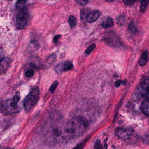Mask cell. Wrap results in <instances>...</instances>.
I'll return each mask as SVG.
<instances>
[{
  "mask_svg": "<svg viewBox=\"0 0 149 149\" xmlns=\"http://www.w3.org/2000/svg\"><path fill=\"white\" fill-rule=\"evenodd\" d=\"M88 126V121L85 117L76 116L68 123L65 132L71 136H78L83 134L87 130Z\"/></svg>",
  "mask_w": 149,
  "mask_h": 149,
  "instance_id": "6da1fadb",
  "label": "cell"
},
{
  "mask_svg": "<svg viewBox=\"0 0 149 149\" xmlns=\"http://www.w3.org/2000/svg\"><path fill=\"white\" fill-rule=\"evenodd\" d=\"M129 31L133 34H135L137 31L136 27L135 24L133 23H131L129 24Z\"/></svg>",
  "mask_w": 149,
  "mask_h": 149,
  "instance_id": "ffe728a7",
  "label": "cell"
},
{
  "mask_svg": "<svg viewBox=\"0 0 149 149\" xmlns=\"http://www.w3.org/2000/svg\"><path fill=\"white\" fill-rule=\"evenodd\" d=\"M27 0H17L16 3V8L17 9L21 10L24 7Z\"/></svg>",
  "mask_w": 149,
  "mask_h": 149,
  "instance_id": "9a60e30c",
  "label": "cell"
},
{
  "mask_svg": "<svg viewBox=\"0 0 149 149\" xmlns=\"http://www.w3.org/2000/svg\"><path fill=\"white\" fill-rule=\"evenodd\" d=\"M40 90L38 87L32 88L29 93L26 96L23 105L26 111H29L36 104L39 98Z\"/></svg>",
  "mask_w": 149,
  "mask_h": 149,
  "instance_id": "7a4b0ae2",
  "label": "cell"
},
{
  "mask_svg": "<svg viewBox=\"0 0 149 149\" xmlns=\"http://www.w3.org/2000/svg\"><path fill=\"white\" fill-rule=\"evenodd\" d=\"M68 23H69V25L71 28H74L76 26L77 24V21L76 17L73 16H70L69 20H68Z\"/></svg>",
  "mask_w": 149,
  "mask_h": 149,
  "instance_id": "5bb4252c",
  "label": "cell"
},
{
  "mask_svg": "<svg viewBox=\"0 0 149 149\" xmlns=\"http://www.w3.org/2000/svg\"><path fill=\"white\" fill-rule=\"evenodd\" d=\"M127 79H125L124 80L122 81L121 80H119L117 81L115 83V86L116 87H119L121 84H123V85H126L127 84Z\"/></svg>",
  "mask_w": 149,
  "mask_h": 149,
  "instance_id": "7402d4cb",
  "label": "cell"
},
{
  "mask_svg": "<svg viewBox=\"0 0 149 149\" xmlns=\"http://www.w3.org/2000/svg\"><path fill=\"white\" fill-rule=\"evenodd\" d=\"M34 75V72L33 70H31L26 72V73H25V76L28 78H31Z\"/></svg>",
  "mask_w": 149,
  "mask_h": 149,
  "instance_id": "cb8c5ba5",
  "label": "cell"
},
{
  "mask_svg": "<svg viewBox=\"0 0 149 149\" xmlns=\"http://www.w3.org/2000/svg\"><path fill=\"white\" fill-rule=\"evenodd\" d=\"M149 3V0H143L141 6V11L145 10V9L148 6Z\"/></svg>",
  "mask_w": 149,
  "mask_h": 149,
  "instance_id": "d6986e66",
  "label": "cell"
},
{
  "mask_svg": "<svg viewBox=\"0 0 149 149\" xmlns=\"http://www.w3.org/2000/svg\"><path fill=\"white\" fill-rule=\"evenodd\" d=\"M29 17V14L26 7H24L19 10L16 19V26L17 29H22L28 25Z\"/></svg>",
  "mask_w": 149,
  "mask_h": 149,
  "instance_id": "277c9868",
  "label": "cell"
},
{
  "mask_svg": "<svg viewBox=\"0 0 149 149\" xmlns=\"http://www.w3.org/2000/svg\"><path fill=\"white\" fill-rule=\"evenodd\" d=\"M61 36L60 35H57V36H55L54 38H53V42L55 43H57L58 42L59 39L61 38Z\"/></svg>",
  "mask_w": 149,
  "mask_h": 149,
  "instance_id": "484cf974",
  "label": "cell"
},
{
  "mask_svg": "<svg viewBox=\"0 0 149 149\" xmlns=\"http://www.w3.org/2000/svg\"><path fill=\"white\" fill-rule=\"evenodd\" d=\"M89 0H77L78 2L81 5H85L88 3Z\"/></svg>",
  "mask_w": 149,
  "mask_h": 149,
  "instance_id": "d4e9b609",
  "label": "cell"
},
{
  "mask_svg": "<svg viewBox=\"0 0 149 149\" xmlns=\"http://www.w3.org/2000/svg\"><path fill=\"white\" fill-rule=\"evenodd\" d=\"M12 101L14 102V104L17 105V103H18V102L20 100V93L18 91L15 93V95L12 98Z\"/></svg>",
  "mask_w": 149,
  "mask_h": 149,
  "instance_id": "2e32d148",
  "label": "cell"
},
{
  "mask_svg": "<svg viewBox=\"0 0 149 149\" xmlns=\"http://www.w3.org/2000/svg\"><path fill=\"white\" fill-rule=\"evenodd\" d=\"M140 86L142 97L145 99H149V77H146L141 82Z\"/></svg>",
  "mask_w": 149,
  "mask_h": 149,
  "instance_id": "8992f818",
  "label": "cell"
},
{
  "mask_svg": "<svg viewBox=\"0 0 149 149\" xmlns=\"http://www.w3.org/2000/svg\"><path fill=\"white\" fill-rule=\"evenodd\" d=\"M142 1H143V0H142Z\"/></svg>",
  "mask_w": 149,
  "mask_h": 149,
  "instance_id": "4dcf8cb0",
  "label": "cell"
},
{
  "mask_svg": "<svg viewBox=\"0 0 149 149\" xmlns=\"http://www.w3.org/2000/svg\"><path fill=\"white\" fill-rule=\"evenodd\" d=\"M141 109L143 114L149 117V99H145L141 106Z\"/></svg>",
  "mask_w": 149,
  "mask_h": 149,
  "instance_id": "30bf717a",
  "label": "cell"
},
{
  "mask_svg": "<svg viewBox=\"0 0 149 149\" xmlns=\"http://www.w3.org/2000/svg\"><path fill=\"white\" fill-rule=\"evenodd\" d=\"M131 129L124 128L118 127L115 130V134L116 135L121 139H127L132 134Z\"/></svg>",
  "mask_w": 149,
  "mask_h": 149,
  "instance_id": "52a82bcc",
  "label": "cell"
},
{
  "mask_svg": "<svg viewBox=\"0 0 149 149\" xmlns=\"http://www.w3.org/2000/svg\"><path fill=\"white\" fill-rule=\"evenodd\" d=\"M95 47H96V45H95V44H92L90 45L88 47V48L86 50L85 53L86 54H89L95 49Z\"/></svg>",
  "mask_w": 149,
  "mask_h": 149,
  "instance_id": "44dd1931",
  "label": "cell"
},
{
  "mask_svg": "<svg viewBox=\"0 0 149 149\" xmlns=\"http://www.w3.org/2000/svg\"><path fill=\"white\" fill-rule=\"evenodd\" d=\"M106 1L108 2H110L113 1H114V0H105Z\"/></svg>",
  "mask_w": 149,
  "mask_h": 149,
  "instance_id": "4316f807",
  "label": "cell"
},
{
  "mask_svg": "<svg viewBox=\"0 0 149 149\" xmlns=\"http://www.w3.org/2000/svg\"><path fill=\"white\" fill-rule=\"evenodd\" d=\"M11 63V59L10 58H3L1 59V71L3 72L8 70Z\"/></svg>",
  "mask_w": 149,
  "mask_h": 149,
  "instance_id": "9c48e42d",
  "label": "cell"
},
{
  "mask_svg": "<svg viewBox=\"0 0 149 149\" xmlns=\"http://www.w3.org/2000/svg\"><path fill=\"white\" fill-rule=\"evenodd\" d=\"M58 85V82L57 81H55L53 84L51 85L50 87L49 88V91L51 92L52 94L56 90V88H57V87Z\"/></svg>",
  "mask_w": 149,
  "mask_h": 149,
  "instance_id": "e0dca14e",
  "label": "cell"
},
{
  "mask_svg": "<svg viewBox=\"0 0 149 149\" xmlns=\"http://www.w3.org/2000/svg\"><path fill=\"white\" fill-rule=\"evenodd\" d=\"M113 20L111 17H107L101 23V26L104 29H108V28H111L113 26Z\"/></svg>",
  "mask_w": 149,
  "mask_h": 149,
  "instance_id": "7c38bea8",
  "label": "cell"
},
{
  "mask_svg": "<svg viewBox=\"0 0 149 149\" xmlns=\"http://www.w3.org/2000/svg\"><path fill=\"white\" fill-rule=\"evenodd\" d=\"M76 149H80V148H79V147H77V148H76Z\"/></svg>",
  "mask_w": 149,
  "mask_h": 149,
  "instance_id": "83f0119b",
  "label": "cell"
},
{
  "mask_svg": "<svg viewBox=\"0 0 149 149\" xmlns=\"http://www.w3.org/2000/svg\"><path fill=\"white\" fill-rule=\"evenodd\" d=\"M123 2L126 6L131 7L134 5L136 0H123Z\"/></svg>",
  "mask_w": 149,
  "mask_h": 149,
  "instance_id": "ac0fdd59",
  "label": "cell"
},
{
  "mask_svg": "<svg viewBox=\"0 0 149 149\" xmlns=\"http://www.w3.org/2000/svg\"><path fill=\"white\" fill-rule=\"evenodd\" d=\"M95 149H103L102 145L100 140H98L95 143Z\"/></svg>",
  "mask_w": 149,
  "mask_h": 149,
  "instance_id": "603a6c76",
  "label": "cell"
},
{
  "mask_svg": "<svg viewBox=\"0 0 149 149\" xmlns=\"http://www.w3.org/2000/svg\"><path fill=\"white\" fill-rule=\"evenodd\" d=\"M148 60V51H145L141 55V57L138 61V64L140 66H143L145 65Z\"/></svg>",
  "mask_w": 149,
  "mask_h": 149,
  "instance_id": "8fae6325",
  "label": "cell"
},
{
  "mask_svg": "<svg viewBox=\"0 0 149 149\" xmlns=\"http://www.w3.org/2000/svg\"><path fill=\"white\" fill-rule=\"evenodd\" d=\"M73 65L71 61H65L58 64L54 67L55 72L60 74L65 72L69 71L73 68Z\"/></svg>",
  "mask_w": 149,
  "mask_h": 149,
  "instance_id": "5b68a950",
  "label": "cell"
},
{
  "mask_svg": "<svg viewBox=\"0 0 149 149\" xmlns=\"http://www.w3.org/2000/svg\"><path fill=\"white\" fill-rule=\"evenodd\" d=\"M17 105L14 104L12 99L3 100L1 102V112L4 115L11 114L19 112Z\"/></svg>",
  "mask_w": 149,
  "mask_h": 149,
  "instance_id": "3957f363",
  "label": "cell"
},
{
  "mask_svg": "<svg viewBox=\"0 0 149 149\" xmlns=\"http://www.w3.org/2000/svg\"></svg>",
  "mask_w": 149,
  "mask_h": 149,
  "instance_id": "f546056e",
  "label": "cell"
},
{
  "mask_svg": "<svg viewBox=\"0 0 149 149\" xmlns=\"http://www.w3.org/2000/svg\"><path fill=\"white\" fill-rule=\"evenodd\" d=\"M100 16V13L98 10L91 11L86 18V21L89 23H92L96 22Z\"/></svg>",
  "mask_w": 149,
  "mask_h": 149,
  "instance_id": "ba28073f",
  "label": "cell"
},
{
  "mask_svg": "<svg viewBox=\"0 0 149 149\" xmlns=\"http://www.w3.org/2000/svg\"><path fill=\"white\" fill-rule=\"evenodd\" d=\"M91 12L90 9L87 8H84L82 9L80 12V19L83 20L85 18H87Z\"/></svg>",
  "mask_w": 149,
  "mask_h": 149,
  "instance_id": "4fadbf2b",
  "label": "cell"
},
{
  "mask_svg": "<svg viewBox=\"0 0 149 149\" xmlns=\"http://www.w3.org/2000/svg\"><path fill=\"white\" fill-rule=\"evenodd\" d=\"M8 1H13V0H8Z\"/></svg>",
  "mask_w": 149,
  "mask_h": 149,
  "instance_id": "f1b7e54d",
  "label": "cell"
}]
</instances>
